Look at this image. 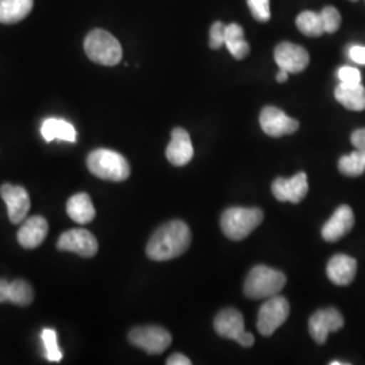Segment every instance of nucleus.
I'll return each instance as SVG.
<instances>
[{
	"instance_id": "f257e3e1",
	"label": "nucleus",
	"mask_w": 365,
	"mask_h": 365,
	"mask_svg": "<svg viewBox=\"0 0 365 365\" xmlns=\"http://www.w3.org/2000/svg\"><path fill=\"white\" fill-rule=\"evenodd\" d=\"M191 238V230L184 222H167L150 237L146 247V256L153 261L176 259L190 248Z\"/></svg>"
},
{
	"instance_id": "f03ea898",
	"label": "nucleus",
	"mask_w": 365,
	"mask_h": 365,
	"mask_svg": "<svg viewBox=\"0 0 365 365\" xmlns=\"http://www.w3.org/2000/svg\"><path fill=\"white\" fill-rule=\"evenodd\" d=\"M87 167L93 176L108 182H123L130 176V165L120 153L110 149L92 150Z\"/></svg>"
},
{
	"instance_id": "7ed1b4c3",
	"label": "nucleus",
	"mask_w": 365,
	"mask_h": 365,
	"mask_svg": "<svg viewBox=\"0 0 365 365\" xmlns=\"http://www.w3.org/2000/svg\"><path fill=\"white\" fill-rule=\"evenodd\" d=\"M262 218L264 212L257 207H230L222 214V232L229 240L241 241L260 226Z\"/></svg>"
},
{
	"instance_id": "20e7f679",
	"label": "nucleus",
	"mask_w": 365,
	"mask_h": 365,
	"mask_svg": "<svg viewBox=\"0 0 365 365\" xmlns=\"http://www.w3.org/2000/svg\"><path fill=\"white\" fill-rule=\"evenodd\" d=\"M286 274L274 268L257 265L245 280L244 292L250 299H264L277 295L286 286Z\"/></svg>"
},
{
	"instance_id": "39448f33",
	"label": "nucleus",
	"mask_w": 365,
	"mask_h": 365,
	"mask_svg": "<svg viewBox=\"0 0 365 365\" xmlns=\"http://www.w3.org/2000/svg\"><path fill=\"white\" fill-rule=\"evenodd\" d=\"M84 51L88 58L101 66H114L122 60V46L113 34L95 29L84 39Z\"/></svg>"
},
{
	"instance_id": "423d86ee",
	"label": "nucleus",
	"mask_w": 365,
	"mask_h": 365,
	"mask_svg": "<svg viewBox=\"0 0 365 365\" xmlns=\"http://www.w3.org/2000/svg\"><path fill=\"white\" fill-rule=\"evenodd\" d=\"M214 329L223 339H233L241 346H253L255 337L245 330V321L242 314L235 309H225L217 314L214 319Z\"/></svg>"
},
{
	"instance_id": "0eeeda50",
	"label": "nucleus",
	"mask_w": 365,
	"mask_h": 365,
	"mask_svg": "<svg viewBox=\"0 0 365 365\" xmlns=\"http://www.w3.org/2000/svg\"><path fill=\"white\" fill-rule=\"evenodd\" d=\"M289 303L284 297L274 295L268 298L259 310L257 330L261 336L269 337L287 321Z\"/></svg>"
},
{
	"instance_id": "6e6552de",
	"label": "nucleus",
	"mask_w": 365,
	"mask_h": 365,
	"mask_svg": "<svg viewBox=\"0 0 365 365\" xmlns=\"http://www.w3.org/2000/svg\"><path fill=\"white\" fill-rule=\"evenodd\" d=\"M129 341L135 348L148 354H160L167 351L172 344L170 331L160 327H135L129 333Z\"/></svg>"
},
{
	"instance_id": "1a4fd4ad",
	"label": "nucleus",
	"mask_w": 365,
	"mask_h": 365,
	"mask_svg": "<svg viewBox=\"0 0 365 365\" xmlns=\"http://www.w3.org/2000/svg\"><path fill=\"white\" fill-rule=\"evenodd\" d=\"M57 249L61 252H72L81 257H92L98 253V241L91 232L86 229H71L60 235Z\"/></svg>"
},
{
	"instance_id": "9d476101",
	"label": "nucleus",
	"mask_w": 365,
	"mask_h": 365,
	"mask_svg": "<svg viewBox=\"0 0 365 365\" xmlns=\"http://www.w3.org/2000/svg\"><path fill=\"white\" fill-rule=\"evenodd\" d=\"M260 126L267 135L277 138L295 133L299 129V122L294 118L288 117L280 108L267 106L261 110Z\"/></svg>"
},
{
	"instance_id": "9b49d317",
	"label": "nucleus",
	"mask_w": 365,
	"mask_h": 365,
	"mask_svg": "<svg viewBox=\"0 0 365 365\" xmlns=\"http://www.w3.org/2000/svg\"><path fill=\"white\" fill-rule=\"evenodd\" d=\"M344 327V317L337 309L329 307L318 310L310 317L309 331L314 341L319 345L325 344L327 336L333 331H339Z\"/></svg>"
},
{
	"instance_id": "f8f14e48",
	"label": "nucleus",
	"mask_w": 365,
	"mask_h": 365,
	"mask_svg": "<svg viewBox=\"0 0 365 365\" xmlns=\"http://www.w3.org/2000/svg\"><path fill=\"white\" fill-rule=\"evenodd\" d=\"M274 61L280 69L287 71L288 73H300L309 66L310 56L299 45L282 42L274 49Z\"/></svg>"
},
{
	"instance_id": "ddd939ff",
	"label": "nucleus",
	"mask_w": 365,
	"mask_h": 365,
	"mask_svg": "<svg viewBox=\"0 0 365 365\" xmlns=\"http://www.w3.org/2000/svg\"><path fill=\"white\" fill-rule=\"evenodd\" d=\"M0 195L7 206L9 218L13 223L25 221L30 210V196L22 185L3 184L0 187Z\"/></svg>"
},
{
	"instance_id": "4468645a",
	"label": "nucleus",
	"mask_w": 365,
	"mask_h": 365,
	"mask_svg": "<svg viewBox=\"0 0 365 365\" xmlns=\"http://www.w3.org/2000/svg\"><path fill=\"white\" fill-rule=\"evenodd\" d=\"M272 194L279 202H291V203H299L307 192H309V182L307 175L304 172H299L291 179L277 178L272 182Z\"/></svg>"
},
{
	"instance_id": "2eb2a0df",
	"label": "nucleus",
	"mask_w": 365,
	"mask_h": 365,
	"mask_svg": "<svg viewBox=\"0 0 365 365\" xmlns=\"http://www.w3.org/2000/svg\"><path fill=\"white\" fill-rule=\"evenodd\" d=\"M167 158L172 165H187L194 157V146L188 131L176 128L170 133V143L165 150Z\"/></svg>"
},
{
	"instance_id": "dca6fc26",
	"label": "nucleus",
	"mask_w": 365,
	"mask_h": 365,
	"mask_svg": "<svg viewBox=\"0 0 365 365\" xmlns=\"http://www.w3.org/2000/svg\"><path fill=\"white\" fill-rule=\"evenodd\" d=\"M354 225V214L346 205L339 206L322 227V237L325 241L334 242L348 235Z\"/></svg>"
},
{
	"instance_id": "f3484780",
	"label": "nucleus",
	"mask_w": 365,
	"mask_h": 365,
	"mask_svg": "<svg viewBox=\"0 0 365 365\" xmlns=\"http://www.w3.org/2000/svg\"><path fill=\"white\" fill-rule=\"evenodd\" d=\"M357 272V261L348 255H336L327 262V274L336 286L351 284Z\"/></svg>"
},
{
	"instance_id": "a211bd4d",
	"label": "nucleus",
	"mask_w": 365,
	"mask_h": 365,
	"mask_svg": "<svg viewBox=\"0 0 365 365\" xmlns=\"http://www.w3.org/2000/svg\"><path fill=\"white\" fill-rule=\"evenodd\" d=\"M48 222L42 217H31L22 223L18 232V242L25 249H34L39 247L48 235Z\"/></svg>"
},
{
	"instance_id": "6ab92c4d",
	"label": "nucleus",
	"mask_w": 365,
	"mask_h": 365,
	"mask_svg": "<svg viewBox=\"0 0 365 365\" xmlns=\"http://www.w3.org/2000/svg\"><path fill=\"white\" fill-rule=\"evenodd\" d=\"M34 300L33 287L26 280L18 279L14 282H7L0 279V303L10 302L16 306H29Z\"/></svg>"
},
{
	"instance_id": "aec40b11",
	"label": "nucleus",
	"mask_w": 365,
	"mask_h": 365,
	"mask_svg": "<svg viewBox=\"0 0 365 365\" xmlns=\"http://www.w3.org/2000/svg\"><path fill=\"white\" fill-rule=\"evenodd\" d=\"M41 135L46 143H52L53 140H61L73 144L78 140L75 126L61 118L45 119L41 126Z\"/></svg>"
},
{
	"instance_id": "412c9836",
	"label": "nucleus",
	"mask_w": 365,
	"mask_h": 365,
	"mask_svg": "<svg viewBox=\"0 0 365 365\" xmlns=\"http://www.w3.org/2000/svg\"><path fill=\"white\" fill-rule=\"evenodd\" d=\"M66 214L72 221L78 225H87L96 215V210L92 205L91 197L86 192L71 196L66 203Z\"/></svg>"
},
{
	"instance_id": "4be33fe9",
	"label": "nucleus",
	"mask_w": 365,
	"mask_h": 365,
	"mask_svg": "<svg viewBox=\"0 0 365 365\" xmlns=\"http://www.w3.org/2000/svg\"><path fill=\"white\" fill-rule=\"evenodd\" d=\"M337 102L348 110L363 111L365 110V88L360 84H345L339 83L334 91Z\"/></svg>"
},
{
	"instance_id": "5701e85b",
	"label": "nucleus",
	"mask_w": 365,
	"mask_h": 365,
	"mask_svg": "<svg viewBox=\"0 0 365 365\" xmlns=\"http://www.w3.org/2000/svg\"><path fill=\"white\" fill-rule=\"evenodd\" d=\"M33 4V0H0V24L21 22L31 13Z\"/></svg>"
},
{
	"instance_id": "b1692460",
	"label": "nucleus",
	"mask_w": 365,
	"mask_h": 365,
	"mask_svg": "<svg viewBox=\"0 0 365 365\" xmlns=\"http://www.w3.org/2000/svg\"><path fill=\"white\" fill-rule=\"evenodd\" d=\"M225 46L235 60H244L250 52V46L245 39L244 29L237 24L226 25Z\"/></svg>"
},
{
	"instance_id": "393cba45",
	"label": "nucleus",
	"mask_w": 365,
	"mask_h": 365,
	"mask_svg": "<svg viewBox=\"0 0 365 365\" xmlns=\"http://www.w3.org/2000/svg\"><path fill=\"white\" fill-rule=\"evenodd\" d=\"M297 27L300 33L307 37H321L325 34L324 21L319 13L303 11L297 18Z\"/></svg>"
},
{
	"instance_id": "a878e982",
	"label": "nucleus",
	"mask_w": 365,
	"mask_h": 365,
	"mask_svg": "<svg viewBox=\"0 0 365 365\" xmlns=\"http://www.w3.org/2000/svg\"><path fill=\"white\" fill-rule=\"evenodd\" d=\"M339 170L342 175L356 178L363 175L365 170V150L356 149L351 155L339 158Z\"/></svg>"
},
{
	"instance_id": "bb28decb",
	"label": "nucleus",
	"mask_w": 365,
	"mask_h": 365,
	"mask_svg": "<svg viewBox=\"0 0 365 365\" xmlns=\"http://www.w3.org/2000/svg\"><path fill=\"white\" fill-rule=\"evenodd\" d=\"M41 339L45 346V356L48 361L60 363L63 359V352L60 351L58 342H57V333L53 329H43L41 333Z\"/></svg>"
},
{
	"instance_id": "cd10ccee",
	"label": "nucleus",
	"mask_w": 365,
	"mask_h": 365,
	"mask_svg": "<svg viewBox=\"0 0 365 365\" xmlns=\"http://www.w3.org/2000/svg\"><path fill=\"white\" fill-rule=\"evenodd\" d=\"M321 16L324 21V26H325V33L333 34L339 30L341 26V14L336 7L327 6L322 11H321Z\"/></svg>"
},
{
	"instance_id": "c85d7f7f",
	"label": "nucleus",
	"mask_w": 365,
	"mask_h": 365,
	"mask_svg": "<svg viewBox=\"0 0 365 365\" xmlns=\"http://www.w3.org/2000/svg\"><path fill=\"white\" fill-rule=\"evenodd\" d=\"M249 10L253 18L259 22H268L271 19L269 0H248Z\"/></svg>"
},
{
	"instance_id": "c756f323",
	"label": "nucleus",
	"mask_w": 365,
	"mask_h": 365,
	"mask_svg": "<svg viewBox=\"0 0 365 365\" xmlns=\"http://www.w3.org/2000/svg\"><path fill=\"white\" fill-rule=\"evenodd\" d=\"M226 37V25L222 22H215L210 29V48L211 49H220L225 45Z\"/></svg>"
},
{
	"instance_id": "7c9ffc66",
	"label": "nucleus",
	"mask_w": 365,
	"mask_h": 365,
	"mask_svg": "<svg viewBox=\"0 0 365 365\" xmlns=\"http://www.w3.org/2000/svg\"><path fill=\"white\" fill-rule=\"evenodd\" d=\"M337 76H339V83H345V84H360L361 83V72L353 66H341Z\"/></svg>"
},
{
	"instance_id": "2f4dec72",
	"label": "nucleus",
	"mask_w": 365,
	"mask_h": 365,
	"mask_svg": "<svg viewBox=\"0 0 365 365\" xmlns=\"http://www.w3.org/2000/svg\"><path fill=\"white\" fill-rule=\"evenodd\" d=\"M349 58L353 63L359 64V66H365V46L361 45H353L349 48Z\"/></svg>"
},
{
	"instance_id": "473e14b6",
	"label": "nucleus",
	"mask_w": 365,
	"mask_h": 365,
	"mask_svg": "<svg viewBox=\"0 0 365 365\" xmlns=\"http://www.w3.org/2000/svg\"><path fill=\"white\" fill-rule=\"evenodd\" d=\"M351 141L356 149L365 150V129L353 131Z\"/></svg>"
},
{
	"instance_id": "72a5a7b5",
	"label": "nucleus",
	"mask_w": 365,
	"mask_h": 365,
	"mask_svg": "<svg viewBox=\"0 0 365 365\" xmlns=\"http://www.w3.org/2000/svg\"><path fill=\"white\" fill-rule=\"evenodd\" d=\"M167 364L168 365H191V360L184 356L182 353H175L168 357L167 360Z\"/></svg>"
},
{
	"instance_id": "f704fd0d",
	"label": "nucleus",
	"mask_w": 365,
	"mask_h": 365,
	"mask_svg": "<svg viewBox=\"0 0 365 365\" xmlns=\"http://www.w3.org/2000/svg\"><path fill=\"white\" fill-rule=\"evenodd\" d=\"M288 73L287 71H284V69H280L279 71V73H277V76H276V80H277V83H286L288 80Z\"/></svg>"
},
{
	"instance_id": "c9c22d12",
	"label": "nucleus",
	"mask_w": 365,
	"mask_h": 365,
	"mask_svg": "<svg viewBox=\"0 0 365 365\" xmlns=\"http://www.w3.org/2000/svg\"><path fill=\"white\" fill-rule=\"evenodd\" d=\"M348 364V363H341V361H330V365H342Z\"/></svg>"
},
{
	"instance_id": "e433bc0d",
	"label": "nucleus",
	"mask_w": 365,
	"mask_h": 365,
	"mask_svg": "<svg viewBox=\"0 0 365 365\" xmlns=\"http://www.w3.org/2000/svg\"><path fill=\"white\" fill-rule=\"evenodd\" d=\"M351 1H357V0H351Z\"/></svg>"
}]
</instances>
